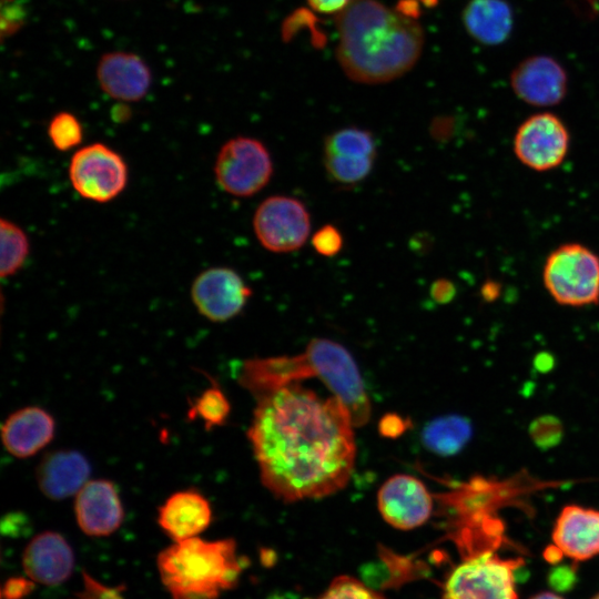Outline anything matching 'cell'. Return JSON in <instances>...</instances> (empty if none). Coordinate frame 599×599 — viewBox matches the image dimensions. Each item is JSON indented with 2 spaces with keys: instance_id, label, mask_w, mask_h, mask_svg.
I'll use <instances>...</instances> for the list:
<instances>
[{
  "instance_id": "24",
  "label": "cell",
  "mask_w": 599,
  "mask_h": 599,
  "mask_svg": "<svg viewBox=\"0 0 599 599\" xmlns=\"http://www.w3.org/2000/svg\"><path fill=\"white\" fill-rule=\"evenodd\" d=\"M376 142L373 134L361 128L348 126L328 134L323 144V154L347 158H375Z\"/></svg>"
},
{
  "instance_id": "6",
  "label": "cell",
  "mask_w": 599,
  "mask_h": 599,
  "mask_svg": "<svg viewBox=\"0 0 599 599\" xmlns=\"http://www.w3.org/2000/svg\"><path fill=\"white\" fill-rule=\"evenodd\" d=\"M521 564L490 550L474 554L449 573L443 599H518L514 572Z\"/></svg>"
},
{
  "instance_id": "18",
  "label": "cell",
  "mask_w": 599,
  "mask_h": 599,
  "mask_svg": "<svg viewBox=\"0 0 599 599\" xmlns=\"http://www.w3.org/2000/svg\"><path fill=\"white\" fill-rule=\"evenodd\" d=\"M90 473V463L80 451L60 449L43 456L35 479L45 497L61 500L77 495L89 481Z\"/></svg>"
},
{
  "instance_id": "19",
  "label": "cell",
  "mask_w": 599,
  "mask_h": 599,
  "mask_svg": "<svg viewBox=\"0 0 599 599\" xmlns=\"http://www.w3.org/2000/svg\"><path fill=\"white\" fill-rule=\"evenodd\" d=\"M55 422L38 406L13 412L1 427V440L9 454L28 458L43 449L54 437Z\"/></svg>"
},
{
  "instance_id": "17",
  "label": "cell",
  "mask_w": 599,
  "mask_h": 599,
  "mask_svg": "<svg viewBox=\"0 0 599 599\" xmlns=\"http://www.w3.org/2000/svg\"><path fill=\"white\" fill-rule=\"evenodd\" d=\"M551 538L562 556L576 561L599 555V510L565 506L555 521Z\"/></svg>"
},
{
  "instance_id": "9",
  "label": "cell",
  "mask_w": 599,
  "mask_h": 599,
  "mask_svg": "<svg viewBox=\"0 0 599 599\" xmlns=\"http://www.w3.org/2000/svg\"><path fill=\"white\" fill-rule=\"evenodd\" d=\"M253 231L260 244L273 253H291L301 248L311 232L309 213L300 200L272 195L257 206Z\"/></svg>"
},
{
  "instance_id": "16",
  "label": "cell",
  "mask_w": 599,
  "mask_h": 599,
  "mask_svg": "<svg viewBox=\"0 0 599 599\" xmlns=\"http://www.w3.org/2000/svg\"><path fill=\"white\" fill-rule=\"evenodd\" d=\"M22 567L32 581L45 586L64 582L74 567V555L68 541L55 531L34 536L22 555Z\"/></svg>"
},
{
  "instance_id": "29",
  "label": "cell",
  "mask_w": 599,
  "mask_h": 599,
  "mask_svg": "<svg viewBox=\"0 0 599 599\" xmlns=\"http://www.w3.org/2000/svg\"><path fill=\"white\" fill-rule=\"evenodd\" d=\"M311 244L317 254L332 257L342 251L344 238L336 226L325 224L313 234Z\"/></svg>"
},
{
  "instance_id": "1",
  "label": "cell",
  "mask_w": 599,
  "mask_h": 599,
  "mask_svg": "<svg viewBox=\"0 0 599 599\" xmlns=\"http://www.w3.org/2000/svg\"><path fill=\"white\" fill-rule=\"evenodd\" d=\"M247 436L263 485L285 502L331 496L349 481L354 424L335 396L297 383L260 395Z\"/></svg>"
},
{
  "instance_id": "32",
  "label": "cell",
  "mask_w": 599,
  "mask_h": 599,
  "mask_svg": "<svg viewBox=\"0 0 599 599\" xmlns=\"http://www.w3.org/2000/svg\"><path fill=\"white\" fill-rule=\"evenodd\" d=\"M430 294L436 302H448L455 294L454 284L446 278H438L433 283Z\"/></svg>"
},
{
  "instance_id": "13",
  "label": "cell",
  "mask_w": 599,
  "mask_h": 599,
  "mask_svg": "<svg viewBox=\"0 0 599 599\" xmlns=\"http://www.w3.org/2000/svg\"><path fill=\"white\" fill-rule=\"evenodd\" d=\"M510 85L518 99L534 106L560 103L568 90L565 68L552 57L530 55L520 61L510 73Z\"/></svg>"
},
{
  "instance_id": "5",
  "label": "cell",
  "mask_w": 599,
  "mask_h": 599,
  "mask_svg": "<svg viewBox=\"0 0 599 599\" xmlns=\"http://www.w3.org/2000/svg\"><path fill=\"white\" fill-rule=\"evenodd\" d=\"M542 283L559 305H596L599 303V255L581 243H564L546 257Z\"/></svg>"
},
{
  "instance_id": "23",
  "label": "cell",
  "mask_w": 599,
  "mask_h": 599,
  "mask_svg": "<svg viewBox=\"0 0 599 599\" xmlns=\"http://www.w3.org/2000/svg\"><path fill=\"white\" fill-rule=\"evenodd\" d=\"M0 275L13 276L24 265L30 251L26 232L10 220H0Z\"/></svg>"
},
{
  "instance_id": "12",
  "label": "cell",
  "mask_w": 599,
  "mask_h": 599,
  "mask_svg": "<svg viewBox=\"0 0 599 599\" xmlns=\"http://www.w3.org/2000/svg\"><path fill=\"white\" fill-rule=\"evenodd\" d=\"M377 506L383 519L390 526L409 530L424 525L433 511V496L418 478L397 474L379 488Z\"/></svg>"
},
{
  "instance_id": "10",
  "label": "cell",
  "mask_w": 599,
  "mask_h": 599,
  "mask_svg": "<svg viewBox=\"0 0 599 599\" xmlns=\"http://www.w3.org/2000/svg\"><path fill=\"white\" fill-rule=\"evenodd\" d=\"M514 153L530 170L546 172L561 165L570 148V134L564 121L551 112L527 118L514 136Z\"/></svg>"
},
{
  "instance_id": "7",
  "label": "cell",
  "mask_w": 599,
  "mask_h": 599,
  "mask_svg": "<svg viewBox=\"0 0 599 599\" xmlns=\"http://www.w3.org/2000/svg\"><path fill=\"white\" fill-rule=\"evenodd\" d=\"M273 170L268 149L252 136L227 140L213 167L219 187L236 197H250L262 191L272 179Z\"/></svg>"
},
{
  "instance_id": "20",
  "label": "cell",
  "mask_w": 599,
  "mask_h": 599,
  "mask_svg": "<svg viewBox=\"0 0 599 599\" xmlns=\"http://www.w3.org/2000/svg\"><path fill=\"white\" fill-rule=\"evenodd\" d=\"M212 520L209 500L196 489L172 494L159 508L158 522L174 541L197 537Z\"/></svg>"
},
{
  "instance_id": "21",
  "label": "cell",
  "mask_w": 599,
  "mask_h": 599,
  "mask_svg": "<svg viewBox=\"0 0 599 599\" xmlns=\"http://www.w3.org/2000/svg\"><path fill=\"white\" fill-rule=\"evenodd\" d=\"M461 19L468 34L485 45L504 43L514 28L512 9L505 0H470Z\"/></svg>"
},
{
  "instance_id": "34",
  "label": "cell",
  "mask_w": 599,
  "mask_h": 599,
  "mask_svg": "<svg viewBox=\"0 0 599 599\" xmlns=\"http://www.w3.org/2000/svg\"><path fill=\"white\" fill-rule=\"evenodd\" d=\"M307 3L316 11L322 13H338L352 0H306Z\"/></svg>"
},
{
  "instance_id": "15",
  "label": "cell",
  "mask_w": 599,
  "mask_h": 599,
  "mask_svg": "<svg viewBox=\"0 0 599 599\" xmlns=\"http://www.w3.org/2000/svg\"><path fill=\"white\" fill-rule=\"evenodd\" d=\"M101 90L120 102H138L150 90L152 74L146 62L135 53L108 52L97 65Z\"/></svg>"
},
{
  "instance_id": "22",
  "label": "cell",
  "mask_w": 599,
  "mask_h": 599,
  "mask_svg": "<svg viewBox=\"0 0 599 599\" xmlns=\"http://www.w3.org/2000/svg\"><path fill=\"white\" fill-rule=\"evenodd\" d=\"M470 436V423L464 417L450 415L428 423L422 433V440L430 451L450 456L460 451Z\"/></svg>"
},
{
  "instance_id": "8",
  "label": "cell",
  "mask_w": 599,
  "mask_h": 599,
  "mask_svg": "<svg viewBox=\"0 0 599 599\" xmlns=\"http://www.w3.org/2000/svg\"><path fill=\"white\" fill-rule=\"evenodd\" d=\"M68 176L73 190L83 199L106 203L126 187L129 169L120 153L95 142L78 149L69 163Z\"/></svg>"
},
{
  "instance_id": "30",
  "label": "cell",
  "mask_w": 599,
  "mask_h": 599,
  "mask_svg": "<svg viewBox=\"0 0 599 599\" xmlns=\"http://www.w3.org/2000/svg\"><path fill=\"white\" fill-rule=\"evenodd\" d=\"M124 587L105 586L90 575L83 572V588L73 599H126L122 593Z\"/></svg>"
},
{
  "instance_id": "14",
  "label": "cell",
  "mask_w": 599,
  "mask_h": 599,
  "mask_svg": "<svg viewBox=\"0 0 599 599\" xmlns=\"http://www.w3.org/2000/svg\"><path fill=\"white\" fill-rule=\"evenodd\" d=\"M74 514L80 529L92 537L113 534L122 524L124 511L112 481L89 480L75 495Z\"/></svg>"
},
{
  "instance_id": "3",
  "label": "cell",
  "mask_w": 599,
  "mask_h": 599,
  "mask_svg": "<svg viewBox=\"0 0 599 599\" xmlns=\"http://www.w3.org/2000/svg\"><path fill=\"white\" fill-rule=\"evenodd\" d=\"M305 378H318L351 414L355 427L370 417V402L358 366L341 344L313 338L305 351L293 356L252 358L238 373V383L254 397Z\"/></svg>"
},
{
  "instance_id": "36",
  "label": "cell",
  "mask_w": 599,
  "mask_h": 599,
  "mask_svg": "<svg viewBox=\"0 0 599 599\" xmlns=\"http://www.w3.org/2000/svg\"><path fill=\"white\" fill-rule=\"evenodd\" d=\"M530 599H564V598L556 595V593H554V592L544 591V592H540V593L531 597Z\"/></svg>"
},
{
  "instance_id": "11",
  "label": "cell",
  "mask_w": 599,
  "mask_h": 599,
  "mask_svg": "<svg viewBox=\"0 0 599 599\" xmlns=\"http://www.w3.org/2000/svg\"><path fill=\"white\" fill-rule=\"evenodd\" d=\"M190 295L203 317L222 323L240 314L252 296V290L233 268L213 266L196 275Z\"/></svg>"
},
{
  "instance_id": "31",
  "label": "cell",
  "mask_w": 599,
  "mask_h": 599,
  "mask_svg": "<svg viewBox=\"0 0 599 599\" xmlns=\"http://www.w3.org/2000/svg\"><path fill=\"white\" fill-rule=\"evenodd\" d=\"M33 588V583L24 578L9 579L2 590L6 599H21Z\"/></svg>"
},
{
  "instance_id": "35",
  "label": "cell",
  "mask_w": 599,
  "mask_h": 599,
  "mask_svg": "<svg viewBox=\"0 0 599 599\" xmlns=\"http://www.w3.org/2000/svg\"><path fill=\"white\" fill-rule=\"evenodd\" d=\"M8 16H2L1 18V27H2V34L4 35L6 31L7 33L14 32L19 26L21 24L22 17L19 13V8L17 4L12 3V1H8Z\"/></svg>"
},
{
  "instance_id": "28",
  "label": "cell",
  "mask_w": 599,
  "mask_h": 599,
  "mask_svg": "<svg viewBox=\"0 0 599 599\" xmlns=\"http://www.w3.org/2000/svg\"><path fill=\"white\" fill-rule=\"evenodd\" d=\"M317 599H383L363 582L351 577L336 578Z\"/></svg>"
},
{
  "instance_id": "25",
  "label": "cell",
  "mask_w": 599,
  "mask_h": 599,
  "mask_svg": "<svg viewBox=\"0 0 599 599\" xmlns=\"http://www.w3.org/2000/svg\"><path fill=\"white\" fill-rule=\"evenodd\" d=\"M231 405L225 394L216 384L203 390L193 402L187 412L189 419L203 422L206 429L225 424Z\"/></svg>"
},
{
  "instance_id": "2",
  "label": "cell",
  "mask_w": 599,
  "mask_h": 599,
  "mask_svg": "<svg viewBox=\"0 0 599 599\" xmlns=\"http://www.w3.org/2000/svg\"><path fill=\"white\" fill-rule=\"evenodd\" d=\"M336 27L338 63L358 83L398 79L423 52L425 35L416 19L378 0H352L337 13Z\"/></svg>"
},
{
  "instance_id": "37",
  "label": "cell",
  "mask_w": 599,
  "mask_h": 599,
  "mask_svg": "<svg viewBox=\"0 0 599 599\" xmlns=\"http://www.w3.org/2000/svg\"><path fill=\"white\" fill-rule=\"evenodd\" d=\"M592 599H599V593L596 595Z\"/></svg>"
},
{
  "instance_id": "4",
  "label": "cell",
  "mask_w": 599,
  "mask_h": 599,
  "mask_svg": "<svg viewBox=\"0 0 599 599\" xmlns=\"http://www.w3.org/2000/svg\"><path fill=\"white\" fill-rule=\"evenodd\" d=\"M158 568L173 599H216L237 582L242 569L234 540L199 537L161 551Z\"/></svg>"
},
{
  "instance_id": "33",
  "label": "cell",
  "mask_w": 599,
  "mask_h": 599,
  "mask_svg": "<svg viewBox=\"0 0 599 599\" xmlns=\"http://www.w3.org/2000/svg\"><path fill=\"white\" fill-rule=\"evenodd\" d=\"M406 428L403 419L397 415L385 416L379 424V430L384 436L396 437L400 435Z\"/></svg>"
},
{
  "instance_id": "26",
  "label": "cell",
  "mask_w": 599,
  "mask_h": 599,
  "mask_svg": "<svg viewBox=\"0 0 599 599\" xmlns=\"http://www.w3.org/2000/svg\"><path fill=\"white\" fill-rule=\"evenodd\" d=\"M328 177L341 185H355L364 181L373 170L375 158H347L323 154Z\"/></svg>"
},
{
  "instance_id": "27",
  "label": "cell",
  "mask_w": 599,
  "mask_h": 599,
  "mask_svg": "<svg viewBox=\"0 0 599 599\" xmlns=\"http://www.w3.org/2000/svg\"><path fill=\"white\" fill-rule=\"evenodd\" d=\"M48 136L58 151H70L82 142V125L74 114L61 111L51 118Z\"/></svg>"
}]
</instances>
